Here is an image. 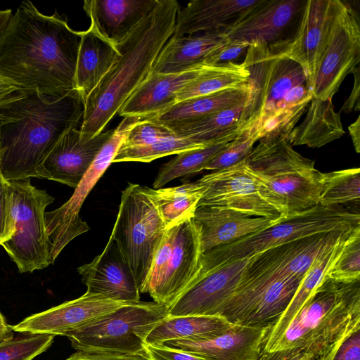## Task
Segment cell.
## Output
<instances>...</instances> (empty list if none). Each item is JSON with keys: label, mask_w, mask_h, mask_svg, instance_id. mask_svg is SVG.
I'll return each instance as SVG.
<instances>
[{"label": "cell", "mask_w": 360, "mask_h": 360, "mask_svg": "<svg viewBox=\"0 0 360 360\" xmlns=\"http://www.w3.org/2000/svg\"><path fill=\"white\" fill-rule=\"evenodd\" d=\"M147 190L156 202L167 227H169L185 218L193 217L206 188L198 180L175 187H147Z\"/></svg>", "instance_id": "obj_33"}, {"label": "cell", "mask_w": 360, "mask_h": 360, "mask_svg": "<svg viewBox=\"0 0 360 360\" xmlns=\"http://www.w3.org/2000/svg\"><path fill=\"white\" fill-rule=\"evenodd\" d=\"M245 103L184 124L167 127L175 136L187 138L206 147L226 139H234L247 131L241 124Z\"/></svg>", "instance_id": "obj_30"}, {"label": "cell", "mask_w": 360, "mask_h": 360, "mask_svg": "<svg viewBox=\"0 0 360 360\" xmlns=\"http://www.w3.org/2000/svg\"><path fill=\"white\" fill-rule=\"evenodd\" d=\"M259 360H328L309 345L291 347L274 352H262Z\"/></svg>", "instance_id": "obj_43"}, {"label": "cell", "mask_w": 360, "mask_h": 360, "mask_svg": "<svg viewBox=\"0 0 360 360\" xmlns=\"http://www.w3.org/2000/svg\"><path fill=\"white\" fill-rule=\"evenodd\" d=\"M354 82L349 97L343 103L340 112L349 113L360 110V69L359 65L352 72Z\"/></svg>", "instance_id": "obj_49"}, {"label": "cell", "mask_w": 360, "mask_h": 360, "mask_svg": "<svg viewBox=\"0 0 360 360\" xmlns=\"http://www.w3.org/2000/svg\"><path fill=\"white\" fill-rule=\"evenodd\" d=\"M360 168L323 173L319 204L325 207L359 202Z\"/></svg>", "instance_id": "obj_36"}, {"label": "cell", "mask_w": 360, "mask_h": 360, "mask_svg": "<svg viewBox=\"0 0 360 360\" xmlns=\"http://www.w3.org/2000/svg\"><path fill=\"white\" fill-rule=\"evenodd\" d=\"M328 277L343 283L360 281V225L349 233L341 254L329 272Z\"/></svg>", "instance_id": "obj_39"}, {"label": "cell", "mask_w": 360, "mask_h": 360, "mask_svg": "<svg viewBox=\"0 0 360 360\" xmlns=\"http://www.w3.org/2000/svg\"><path fill=\"white\" fill-rule=\"evenodd\" d=\"M207 66L176 74L150 72L118 112L122 117L153 119L177 103V94Z\"/></svg>", "instance_id": "obj_22"}, {"label": "cell", "mask_w": 360, "mask_h": 360, "mask_svg": "<svg viewBox=\"0 0 360 360\" xmlns=\"http://www.w3.org/2000/svg\"><path fill=\"white\" fill-rule=\"evenodd\" d=\"M245 160L260 193L283 217L319 204L323 172L283 137L259 139Z\"/></svg>", "instance_id": "obj_5"}, {"label": "cell", "mask_w": 360, "mask_h": 360, "mask_svg": "<svg viewBox=\"0 0 360 360\" xmlns=\"http://www.w3.org/2000/svg\"><path fill=\"white\" fill-rule=\"evenodd\" d=\"M174 136V133L167 126L153 120H143L130 129L121 146H142Z\"/></svg>", "instance_id": "obj_42"}, {"label": "cell", "mask_w": 360, "mask_h": 360, "mask_svg": "<svg viewBox=\"0 0 360 360\" xmlns=\"http://www.w3.org/2000/svg\"><path fill=\"white\" fill-rule=\"evenodd\" d=\"M233 139H226L207 147L186 150L163 164L153 182L154 188H162L170 181L193 174L205 169L207 164Z\"/></svg>", "instance_id": "obj_35"}, {"label": "cell", "mask_w": 360, "mask_h": 360, "mask_svg": "<svg viewBox=\"0 0 360 360\" xmlns=\"http://www.w3.org/2000/svg\"><path fill=\"white\" fill-rule=\"evenodd\" d=\"M331 360H360V329L342 341Z\"/></svg>", "instance_id": "obj_48"}, {"label": "cell", "mask_w": 360, "mask_h": 360, "mask_svg": "<svg viewBox=\"0 0 360 360\" xmlns=\"http://www.w3.org/2000/svg\"><path fill=\"white\" fill-rule=\"evenodd\" d=\"M129 302L103 295L85 292L81 297L32 314L13 326L22 334L63 335L87 322L110 313Z\"/></svg>", "instance_id": "obj_18"}, {"label": "cell", "mask_w": 360, "mask_h": 360, "mask_svg": "<svg viewBox=\"0 0 360 360\" xmlns=\"http://www.w3.org/2000/svg\"><path fill=\"white\" fill-rule=\"evenodd\" d=\"M334 8L335 0L307 1L295 36L288 41L269 45L274 53L302 67L307 78V87L310 91L326 44Z\"/></svg>", "instance_id": "obj_16"}, {"label": "cell", "mask_w": 360, "mask_h": 360, "mask_svg": "<svg viewBox=\"0 0 360 360\" xmlns=\"http://www.w3.org/2000/svg\"><path fill=\"white\" fill-rule=\"evenodd\" d=\"M312 98L310 96L295 105L275 110L250 130L256 132L259 140L268 136H281L286 139L306 112Z\"/></svg>", "instance_id": "obj_38"}, {"label": "cell", "mask_w": 360, "mask_h": 360, "mask_svg": "<svg viewBox=\"0 0 360 360\" xmlns=\"http://www.w3.org/2000/svg\"><path fill=\"white\" fill-rule=\"evenodd\" d=\"M84 100L74 89L56 98L36 91L0 108V173L7 180L36 177V170L61 136L82 122Z\"/></svg>", "instance_id": "obj_2"}, {"label": "cell", "mask_w": 360, "mask_h": 360, "mask_svg": "<svg viewBox=\"0 0 360 360\" xmlns=\"http://www.w3.org/2000/svg\"><path fill=\"white\" fill-rule=\"evenodd\" d=\"M1 123H2V120H1V117L0 116V160H1V155H2V148H1Z\"/></svg>", "instance_id": "obj_56"}, {"label": "cell", "mask_w": 360, "mask_h": 360, "mask_svg": "<svg viewBox=\"0 0 360 360\" xmlns=\"http://www.w3.org/2000/svg\"><path fill=\"white\" fill-rule=\"evenodd\" d=\"M299 0H259L223 30L231 41L271 44L302 8Z\"/></svg>", "instance_id": "obj_19"}, {"label": "cell", "mask_w": 360, "mask_h": 360, "mask_svg": "<svg viewBox=\"0 0 360 360\" xmlns=\"http://www.w3.org/2000/svg\"><path fill=\"white\" fill-rule=\"evenodd\" d=\"M179 5L159 0L153 11L115 47L117 58L84 101L81 136L103 131L122 105L150 73L161 49L172 36Z\"/></svg>", "instance_id": "obj_3"}, {"label": "cell", "mask_w": 360, "mask_h": 360, "mask_svg": "<svg viewBox=\"0 0 360 360\" xmlns=\"http://www.w3.org/2000/svg\"><path fill=\"white\" fill-rule=\"evenodd\" d=\"M8 182L14 233L1 245L20 273L44 269L52 264L45 210L54 198L30 178Z\"/></svg>", "instance_id": "obj_9"}, {"label": "cell", "mask_w": 360, "mask_h": 360, "mask_svg": "<svg viewBox=\"0 0 360 360\" xmlns=\"http://www.w3.org/2000/svg\"><path fill=\"white\" fill-rule=\"evenodd\" d=\"M248 93L247 83L239 87L177 102L161 115L149 120L167 127L184 124L244 103Z\"/></svg>", "instance_id": "obj_31"}, {"label": "cell", "mask_w": 360, "mask_h": 360, "mask_svg": "<svg viewBox=\"0 0 360 360\" xmlns=\"http://www.w3.org/2000/svg\"><path fill=\"white\" fill-rule=\"evenodd\" d=\"M250 258L212 267L201 264L186 290L168 307L167 316H218L238 286Z\"/></svg>", "instance_id": "obj_15"}, {"label": "cell", "mask_w": 360, "mask_h": 360, "mask_svg": "<svg viewBox=\"0 0 360 360\" xmlns=\"http://www.w3.org/2000/svg\"><path fill=\"white\" fill-rule=\"evenodd\" d=\"M259 0H193L176 15L175 37L199 32L221 30Z\"/></svg>", "instance_id": "obj_26"}, {"label": "cell", "mask_w": 360, "mask_h": 360, "mask_svg": "<svg viewBox=\"0 0 360 360\" xmlns=\"http://www.w3.org/2000/svg\"><path fill=\"white\" fill-rule=\"evenodd\" d=\"M204 147L196 144L189 139L177 136L165 139L142 146L122 147L120 146L112 163L119 162H150L160 158Z\"/></svg>", "instance_id": "obj_37"}, {"label": "cell", "mask_w": 360, "mask_h": 360, "mask_svg": "<svg viewBox=\"0 0 360 360\" xmlns=\"http://www.w3.org/2000/svg\"><path fill=\"white\" fill-rule=\"evenodd\" d=\"M167 228L147 187L129 183L122 192L110 237L117 243L139 288Z\"/></svg>", "instance_id": "obj_8"}, {"label": "cell", "mask_w": 360, "mask_h": 360, "mask_svg": "<svg viewBox=\"0 0 360 360\" xmlns=\"http://www.w3.org/2000/svg\"><path fill=\"white\" fill-rule=\"evenodd\" d=\"M114 129L89 140L77 128L67 131L36 170V177L55 181L75 188Z\"/></svg>", "instance_id": "obj_17"}, {"label": "cell", "mask_w": 360, "mask_h": 360, "mask_svg": "<svg viewBox=\"0 0 360 360\" xmlns=\"http://www.w3.org/2000/svg\"><path fill=\"white\" fill-rule=\"evenodd\" d=\"M199 181L205 186L206 191L198 206L226 208L271 220L283 218L278 211L262 196L259 184L245 160L207 174Z\"/></svg>", "instance_id": "obj_14"}, {"label": "cell", "mask_w": 360, "mask_h": 360, "mask_svg": "<svg viewBox=\"0 0 360 360\" xmlns=\"http://www.w3.org/2000/svg\"><path fill=\"white\" fill-rule=\"evenodd\" d=\"M271 327L233 324L224 333L211 339L173 340L161 345L207 360H259Z\"/></svg>", "instance_id": "obj_21"}, {"label": "cell", "mask_w": 360, "mask_h": 360, "mask_svg": "<svg viewBox=\"0 0 360 360\" xmlns=\"http://www.w3.org/2000/svg\"><path fill=\"white\" fill-rule=\"evenodd\" d=\"M349 233L310 268L304 277L290 303L277 321L271 327L265 341L273 339L282 331L295 316L316 288L328 276L329 272L341 254L345 240Z\"/></svg>", "instance_id": "obj_34"}, {"label": "cell", "mask_w": 360, "mask_h": 360, "mask_svg": "<svg viewBox=\"0 0 360 360\" xmlns=\"http://www.w3.org/2000/svg\"><path fill=\"white\" fill-rule=\"evenodd\" d=\"M360 329V281H335L326 276L295 316L262 352L309 345L331 360L342 341Z\"/></svg>", "instance_id": "obj_4"}, {"label": "cell", "mask_w": 360, "mask_h": 360, "mask_svg": "<svg viewBox=\"0 0 360 360\" xmlns=\"http://www.w3.org/2000/svg\"><path fill=\"white\" fill-rule=\"evenodd\" d=\"M65 360H150L146 352L125 353L103 350H79Z\"/></svg>", "instance_id": "obj_45"}, {"label": "cell", "mask_w": 360, "mask_h": 360, "mask_svg": "<svg viewBox=\"0 0 360 360\" xmlns=\"http://www.w3.org/2000/svg\"><path fill=\"white\" fill-rule=\"evenodd\" d=\"M81 37L66 18L23 1L0 34V77L23 91L63 96L75 89Z\"/></svg>", "instance_id": "obj_1"}, {"label": "cell", "mask_w": 360, "mask_h": 360, "mask_svg": "<svg viewBox=\"0 0 360 360\" xmlns=\"http://www.w3.org/2000/svg\"><path fill=\"white\" fill-rule=\"evenodd\" d=\"M168 308L155 302H129L66 333L79 350L146 352L143 338L148 326L167 316Z\"/></svg>", "instance_id": "obj_10"}, {"label": "cell", "mask_w": 360, "mask_h": 360, "mask_svg": "<svg viewBox=\"0 0 360 360\" xmlns=\"http://www.w3.org/2000/svg\"><path fill=\"white\" fill-rule=\"evenodd\" d=\"M256 132L247 130L229 142L205 167V170H220L234 165L247 158L256 142Z\"/></svg>", "instance_id": "obj_41"}, {"label": "cell", "mask_w": 360, "mask_h": 360, "mask_svg": "<svg viewBox=\"0 0 360 360\" xmlns=\"http://www.w3.org/2000/svg\"><path fill=\"white\" fill-rule=\"evenodd\" d=\"M202 255L200 227L193 217L167 227L140 293L168 308L195 276Z\"/></svg>", "instance_id": "obj_7"}, {"label": "cell", "mask_w": 360, "mask_h": 360, "mask_svg": "<svg viewBox=\"0 0 360 360\" xmlns=\"http://www.w3.org/2000/svg\"><path fill=\"white\" fill-rule=\"evenodd\" d=\"M144 348L150 360H207L195 354L163 345L144 344Z\"/></svg>", "instance_id": "obj_47"}, {"label": "cell", "mask_w": 360, "mask_h": 360, "mask_svg": "<svg viewBox=\"0 0 360 360\" xmlns=\"http://www.w3.org/2000/svg\"><path fill=\"white\" fill-rule=\"evenodd\" d=\"M13 338V326L6 325L0 327V343Z\"/></svg>", "instance_id": "obj_54"}, {"label": "cell", "mask_w": 360, "mask_h": 360, "mask_svg": "<svg viewBox=\"0 0 360 360\" xmlns=\"http://www.w3.org/2000/svg\"><path fill=\"white\" fill-rule=\"evenodd\" d=\"M13 233L14 225L10 210L9 185L0 173V245L8 240Z\"/></svg>", "instance_id": "obj_44"}, {"label": "cell", "mask_w": 360, "mask_h": 360, "mask_svg": "<svg viewBox=\"0 0 360 360\" xmlns=\"http://www.w3.org/2000/svg\"><path fill=\"white\" fill-rule=\"evenodd\" d=\"M7 324L8 323H6V321L5 318L4 317V316L0 312V327L4 326H6Z\"/></svg>", "instance_id": "obj_55"}, {"label": "cell", "mask_w": 360, "mask_h": 360, "mask_svg": "<svg viewBox=\"0 0 360 360\" xmlns=\"http://www.w3.org/2000/svg\"><path fill=\"white\" fill-rule=\"evenodd\" d=\"M53 338L54 335L41 334L13 337L0 343V360H32L52 345Z\"/></svg>", "instance_id": "obj_40"}, {"label": "cell", "mask_w": 360, "mask_h": 360, "mask_svg": "<svg viewBox=\"0 0 360 360\" xmlns=\"http://www.w3.org/2000/svg\"><path fill=\"white\" fill-rule=\"evenodd\" d=\"M228 41L221 30L198 36H172L161 49L150 72L176 74L205 65L206 58Z\"/></svg>", "instance_id": "obj_25"}, {"label": "cell", "mask_w": 360, "mask_h": 360, "mask_svg": "<svg viewBox=\"0 0 360 360\" xmlns=\"http://www.w3.org/2000/svg\"><path fill=\"white\" fill-rule=\"evenodd\" d=\"M27 92L0 77V108L24 96Z\"/></svg>", "instance_id": "obj_51"}, {"label": "cell", "mask_w": 360, "mask_h": 360, "mask_svg": "<svg viewBox=\"0 0 360 360\" xmlns=\"http://www.w3.org/2000/svg\"><path fill=\"white\" fill-rule=\"evenodd\" d=\"M12 15V11L10 9L0 10V34L6 27Z\"/></svg>", "instance_id": "obj_53"}, {"label": "cell", "mask_w": 360, "mask_h": 360, "mask_svg": "<svg viewBox=\"0 0 360 360\" xmlns=\"http://www.w3.org/2000/svg\"><path fill=\"white\" fill-rule=\"evenodd\" d=\"M354 149L356 153L360 152V116H358L354 122L348 127Z\"/></svg>", "instance_id": "obj_52"}, {"label": "cell", "mask_w": 360, "mask_h": 360, "mask_svg": "<svg viewBox=\"0 0 360 360\" xmlns=\"http://www.w3.org/2000/svg\"><path fill=\"white\" fill-rule=\"evenodd\" d=\"M360 62V23L358 13L346 2L335 0L326 44L311 88L313 97L332 99L346 76Z\"/></svg>", "instance_id": "obj_12"}, {"label": "cell", "mask_w": 360, "mask_h": 360, "mask_svg": "<svg viewBox=\"0 0 360 360\" xmlns=\"http://www.w3.org/2000/svg\"><path fill=\"white\" fill-rule=\"evenodd\" d=\"M233 323L220 316H167L149 326L144 344L161 345L173 340H207L229 330Z\"/></svg>", "instance_id": "obj_29"}, {"label": "cell", "mask_w": 360, "mask_h": 360, "mask_svg": "<svg viewBox=\"0 0 360 360\" xmlns=\"http://www.w3.org/2000/svg\"><path fill=\"white\" fill-rule=\"evenodd\" d=\"M243 64L249 73V93L241 116L247 130L273 113L291 89L307 82L299 64L274 53L266 43L250 44Z\"/></svg>", "instance_id": "obj_11"}, {"label": "cell", "mask_w": 360, "mask_h": 360, "mask_svg": "<svg viewBox=\"0 0 360 360\" xmlns=\"http://www.w3.org/2000/svg\"><path fill=\"white\" fill-rule=\"evenodd\" d=\"M193 219L200 227L203 254L262 231L278 221L209 206H197Z\"/></svg>", "instance_id": "obj_23"}, {"label": "cell", "mask_w": 360, "mask_h": 360, "mask_svg": "<svg viewBox=\"0 0 360 360\" xmlns=\"http://www.w3.org/2000/svg\"><path fill=\"white\" fill-rule=\"evenodd\" d=\"M77 271L87 288L86 292L123 302L140 301L139 285L110 236L103 251L90 263L78 267Z\"/></svg>", "instance_id": "obj_20"}, {"label": "cell", "mask_w": 360, "mask_h": 360, "mask_svg": "<svg viewBox=\"0 0 360 360\" xmlns=\"http://www.w3.org/2000/svg\"><path fill=\"white\" fill-rule=\"evenodd\" d=\"M141 118L124 117L110 139L103 145L89 169L75 188L70 200L53 212L47 229L51 245L52 264L63 248L74 238L89 230L87 224L79 217V212L84 201L98 181L112 160L130 129Z\"/></svg>", "instance_id": "obj_13"}, {"label": "cell", "mask_w": 360, "mask_h": 360, "mask_svg": "<svg viewBox=\"0 0 360 360\" xmlns=\"http://www.w3.org/2000/svg\"><path fill=\"white\" fill-rule=\"evenodd\" d=\"M159 0H86L90 26L115 46L155 8Z\"/></svg>", "instance_id": "obj_24"}, {"label": "cell", "mask_w": 360, "mask_h": 360, "mask_svg": "<svg viewBox=\"0 0 360 360\" xmlns=\"http://www.w3.org/2000/svg\"><path fill=\"white\" fill-rule=\"evenodd\" d=\"M119 53L116 47L91 26L82 32L76 72L75 89L84 101L107 73Z\"/></svg>", "instance_id": "obj_27"}, {"label": "cell", "mask_w": 360, "mask_h": 360, "mask_svg": "<svg viewBox=\"0 0 360 360\" xmlns=\"http://www.w3.org/2000/svg\"><path fill=\"white\" fill-rule=\"evenodd\" d=\"M248 77L243 63L207 66L177 94V102L239 87L248 83Z\"/></svg>", "instance_id": "obj_32"}, {"label": "cell", "mask_w": 360, "mask_h": 360, "mask_svg": "<svg viewBox=\"0 0 360 360\" xmlns=\"http://www.w3.org/2000/svg\"><path fill=\"white\" fill-rule=\"evenodd\" d=\"M248 46L249 44L245 42L229 41L224 46L208 56L205 61V64L212 66L232 62L233 60L246 53Z\"/></svg>", "instance_id": "obj_46"}, {"label": "cell", "mask_w": 360, "mask_h": 360, "mask_svg": "<svg viewBox=\"0 0 360 360\" xmlns=\"http://www.w3.org/2000/svg\"><path fill=\"white\" fill-rule=\"evenodd\" d=\"M303 120L296 125L286 140L292 146L320 148L340 139L345 133L340 114L335 110L332 99L313 97Z\"/></svg>", "instance_id": "obj_28"}, {"label": "cell", "mask_w": 360, "mask_h": 360, "mask_svg": "<svg viewBox=\"0 0 360 360\" xmlns=\"http://www.w3.org/2000/svg\"><path fill=\"white\" fill-rule=\"evenodd\" d=\"M360 225L359 212L343 206L325 207L319 204L289 214L264 230L232 243L204 253L201 264L219 266L250 257L266 249L319 233L347 231Z\"/></svg>", "instance_id": "obj_6"}, {"label": "cell", "mask_w": 360, "mask_h": 360, "mask_svg": "<svg viewBox=\"0 0 360 360\" xmlns=\"http://www.w3.org/2000/svg\"><path fill=\"white\" fill-rule=\"evenodd\" d=\"M313 96L306 84H302L291 89L278 104L276 110L287 106L295 105L307 98ZM261 122V121H260Z\"/></svg>", "instance_id": "obj_50"}]
</instances>
